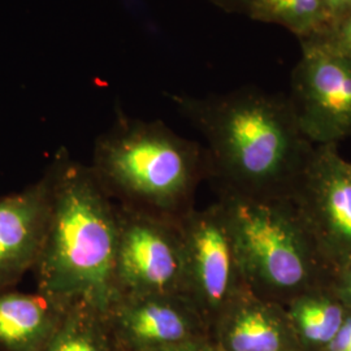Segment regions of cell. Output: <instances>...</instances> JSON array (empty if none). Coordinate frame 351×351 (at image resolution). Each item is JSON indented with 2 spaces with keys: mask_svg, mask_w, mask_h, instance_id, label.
Listing matches in <instances>:
<instances>
[{
  "mask_svg": "<svg viewBox=\"0 0 351 351\" xmlns=\"http://www.w3.org/2000/svg\"><path fill=\"white\" fill-rule=\"evenodd\" d=\"M169 99L206 139L208 176L220 181L221 194L284 198L314 149L289 99L262 90Z\"/></svg>",
  "mask_w": 351,
  "mask_h": 351,
  "instance_id": "1",
  "label": "cell"
},
{
  "mask_svg": "<svg viewBox=\"0 0 351 351\" xmlns=\"http://www.w3.org/2000/svg\"><path fill=\"white\" fill-rule=\"evenodd\" d=\"M47 233L33 268L39 291L84 300L107 313L114 297L117 206L90 165L60 150L50 164Z\"/></svg>",
  "mask_w": 351,
  "mask_h": 351,
  "instance_id": "2",
  "label": "cell"
},
{
  "mask_svg": "<svg viewBox=\"0 0 351 351\" xmlns=\"http://www.w3.org/2000/svg\"><path fill=\"white\" fill-rule=\"evenodd\" d=\"M93 172L112 199L149 213L181 217L208 176L206 151L163 121L129 117L117 110L94 145Z\"/></svg>",
  "mask_w": 351,
  "mask_h": 351,
  "instance_id": "3",
  "label": "cell"
},
{
  "mask_svg": "<svg viewBox=\"0 0 351 351\" xmlns=\"http://www.w3.org/2000/svg\"><path fill=\"white\" fill-rule=\"evenodd\" d=\"M252 293L285 306L326 285L328 271L285 198L220 194Z\"/></svg>",
  "mask_w": 351,
  "mask_h": 351,
  "instance_id": "4",
  "label": "cell"
},
{
  "mask_svg": "<svg viewBox=\"0 0 351 351\" xmlns=\"http://www.w3.org/2000/svg\"><path fill=\"white\" fill-rule=\"evenodd\" d=\"M114 298L177 294L188 297L181 217L117 206Z\"/></svg>",
  "mask_w": 351,
  "mask_h": 351,
  "instance_id": "5",
  "label": "cell"
},
{
  "mask_svg": "<svg viewBox=\"0 0 351 351\" xmlns=\"http://www.w3.org/2000/svg\"><path fill=\"white\" fill-rule=\"evenodd\" d=\"M284 198L328 275L351 264V164L337 145L314 146Z\"/></svg>",
  "mask_w": 351,
  "mask_h": 351,
  "instance_id": "6",
  "label": "cell"
},
{
  "mask_svg": "<svg viewBox=\"0 0 351 351\" xmlns=\"http://www.w3.org/2000/svg\"><path fill=\"white\" fill-rule=\"evenodd\" d=\"M188 297L208 326L251 290L242 269L226 208L220 201L181 216Z\"/></svg>",
  "mask_w": 351,
  "mask_h": 351,
  "instance_id": "7",
  "label": "cell"
},
{
  "mask_svg": "<svg viewBox=\"0 0 351 351\" xmlns=\"http://www.w3.org/2000/svg\"><path fill=\"white\" fill-rule=\"evenodd\" d=\"M289 101L302 134L313 145H337L350 137V59L303 40Z\"/></svg>",
  "mask_w": 351,
  "mask_h": 351,
  "instance_id": "8",
  "label": "cell"
},
{
  "mask_svg": "<svg viewBox=\"0 0 351 351\" xmlns=\"http://www.w3.org/2000/svg\"><path fill=\"white\" fill-rule=\"evenodd\" d=\"M107 316L119 351H159L208 339L207 320L186 295L117 297Z\"/></svg>",
  "mask_w": 351,
  "mask_h": 351,
  "instance_id": "9",
  "label": "cell"
},
{
  "mask_svg": "<svg viewBox=\"0 0 351 351\" xmlns=\"http://www.w3.org/2000/svg\"><path fill=\"white\" fill-rule=\"evenodd\" d=\"M52 171L5 197H0V293L33 271L42 251L52 203Z\"/></svg>",
  "mask_w": 351,
  "mask_h": 351,
  "instance_id": "10",
  "label": "cell"
},
{
  "mask_svg": "<svg viewBox=\"0 0 351 351\" xmlns=\"http://www.w3.org/2000/svg\"><path fill=\"white\" fill-rule=\"evenodd\" d=\"M219 351H298L285 306L243 293L213 323Z\"/></svg>",
  "mask_w": 351,
  "mask_h": 351,
  "instance_id": "11",
  "label": "cell"
},
{
  "mask_svg": "<svg viewBox=\"0 0 351 351\" xmlns=\"http://www.w3.org/2000/svg\"><path fill=\"white\" fill-rule=\"evenodd\" d=\"M73 302L39 290L0 293V349L42 351Z\"/></svg>",
  "mask_w": 351,
  "mask_h": 351,
  "instance_id": "12",
  "label": "cell"
},
{
  "mask_svg": "<svg viewBox=\"0 0 351 351\" xmlns=\"http://www.w3.org/2000/svg\"><path fill=\"white\" fill-rule=\"evenodd\" d=\"M285 310L294 339L322 350L336 337L349 314V308L326 284L294 297Z\"/></svg>",
  "mask_w": 351,
  "mask_h": 351,
  "instance_id": "13",
  "label": "cell"
},
{
  "mask_svg": "<svg viewBox=\"0 0 351 351\" xmlns=\"http://www.w3.org/2000/svg\"><path fill=\"white\" fill-rule=\"evenodd\" d=\"M42 351H119L107 313L84 300L73 302Z\"/></svg>",
  "mask_w": 351,
  "mask_h": 351,
  "instance_id": "14",
  "label": "cell"
},
{
  "mask_svg": "<svg viewBox=\"0 0 351 351\" xmlns=\"http://www.w3.org/2000/svg\"><path fill=\"white\" fill-rule=\"evenodd\" d=\"M255 21L284 26L301 40L319 36L330 24L329 0H249Z\"/></svg>",
  "mask_w": 351,
  "mask_h": 351,
  "instance_id": "15",
  "label": "cell"
},
{
  "mask_svg": "<svg viewBox=\"0 0 351 351\" xmlns=\"http://www.w3.org/2000/svg\"><path fill=\"white\" fill-rule=\"evenodd\" d=\"M306 40L317 43L351 60V10L333 20L323 33Z\"/></svg>",
  "mask_w": 351,
  "mask_h": 351,
  "instance_id": "16",
  "label": "cell"
},
{
  "mask_svg": "<svg viewBox=\"0 0 351 351\" xmlns=\"http://www.w3.org/2000/svg\"><path fill=\"white\" fill-rule=\"evenodd\" d=\"M326 287L351 310V264L330 272L328 275Z\"/></svg>",
  "mask_w": 351,
  "mask_h": 351,
  "instance_id": "17",
  "label": "cell"
},
{
  "mask_svg": "<svg viewBox=\"0 0 351 351\" xmlns=\"http://www.w3.org/2000/svg\"><path fill=\"white\" fill-rule=\"evenodd\" d=\"M323 351H351V310H349V314L336 337L326 345Z\"/></svg>",
  "mask_w": 351,
  "mask_h": 351,
  "instance_id": "18",
  "label": "cell"
},
{
  "mask_svg": "<svg viewBox=\"0 0 351 351\" xmlns=\"http://www.w3.org/2000/svg\"><path fill=\"white\" fill-rule=\"evenodd\" d=\"M159 351H219L216 345L208 339H194L175 345Z\"/></svg>",
  "mask_w": 351,
  "mask_h": 351,
  "instance_id": "19",
  "label": "cell"
},
{
  "mask_svg": "<svg viewBox=\"0 0 351 351\" xmlns=\"http://www.w3.org/2000/svg\"><path fill=\"white\" fill-rule=\"evenodd\" d=\"M217 7L229 12H246L249 0H210Z\"/></svg>",
  "mask_w": 351,
  "mask_h": 351,
  "instance_id": "20",
  "label": "cell"
},
{
  "mask_svg": "<svg viewBox=\"0 0 351 351\" xmlns=\"http://www.w3.org/2000/svg\"><path fill=\"white\" fill-rule=\"evenodd\" d=\"M351 10V0H329L330 23Z\"/></svg>",
  "mask_w": 351,
  "mask_h": 351,
  "instance_id": "21",
  "label": "cell"
}]
</instances>
